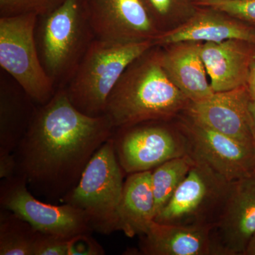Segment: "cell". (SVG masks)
<instances>
[{"mask_svg":"<svg viewBox=\"0 0 255 255\" xmlns=\"http://www.w3.org/2000/svg\"><path fill=\"white\" fill-rule=\"evenodd\" d=\"M38 15L0 16V66L38 106L57 89L42 65L35 30Z\"/></svg>","mask_w":255,"mask_h":255,"instance_id":"obj_6","label":"cell"},{"mask_svg":"<svg viewBox=\"0 0 255 255\" xmlns=\"http://www.w3.org/2000/svg\"><path fill=\"white\" fill-rule=\"evenodd\" d=\"M194 1H195L196 6H206L210 3L221 1V0H194Z\"/></svg>","mask_w":255,"mask_h":255,"instance_id":"obj_31","label":"cell"},{"mask_svg":"<svg viewBox=\"0 0 255 255\" xmlns=\"http://www.w3.org/2000/svg\"><path fill=\"white\" fill-rule=\"evenodd\" d=\"M34 255H69V240L40 232Z\"/></svg>","mask_w":255,"mask_h":255,"instance_id":"obj_25","label":"cell"},{"mask_svg":"<svg viewBox=\"0 0 255 255\" xmlns=\"http://www.w3.org/2000/svg\"><path fill=\"white\" fill-rule=\"evenodd\" d=\"M202 7L195 9L181 26L160 32L154 40L155 45H174L183 42L221 43L230 39L255 44V32L243 24L244 22L209 6Z\"/></svg>","mask_w":255,"mask_h":255,"instance_id":"obj_14","label":"cell"},{"mask_svg":"<svg viewBox=\"0 0 255 255\" xmlns=\"http://www.w3.org/2000/svg\"><path fill=\"white\" fill-rule=\"evenodd\" d=\"M255 26V0H221L206 6Z\"/></svg>","mask_w":255,"mask_h":255,"instance_id":"obj_24","label":"cell"},{"mask_svg":"<svg viewBox=\"0 0 255 255\" xmlns=\"http://www.w3.org/2000/svg\"><path fill=\"white\" fill-rule=\"evenodd\" d=\"M150 49L128 67L109 96L105 115L114 129L165 120L190 102L169 78L160 53Z\"/></svg>","mask_w":255,"mask_h":255,"instance_id":"obj_2","label":"cell"},{"mask_svg":"<svg viewBox=\"0 0 255 255\" xmlns=\"http://www.w3.org/2000/svg\"><path fill=\"white\" fill-rule=\"evenodd\" d=\"M95 39L124 43L152 41L159 33L140 0H87Z\"/></svg>","mask_w":255,"mask_h":255,"instance_id":"obj_10","label":"cell"},{"mask_svg":"<svg viewBox=\"0 0 255 255\" xmlns=\"http://www.w3.org/2000/svg\"><path fill=\"white\" fill-rule=\"evenodd\" d=\"M186 129L189 153L230 182L255 173V147L191 120Z\"/></svg>","mask_w":255,"mask_h":255,"instance_id":"obj_11","label":"cell"},{"mask_svg":"<svg viewBox=\"0 0 255 255\" xmlns=\"http://www.w3.org/2000/svg\"><path fill=\"white\" fill-rule=\"evenodd\" d=\"M17 164L14 154L0 157V178L11 177L16 174Z\"/></svg>","mask_w":255,"mask_h":255,"instance_id":"obj_27","label":"cell"},{"mask_svg":"<svg viewBox=\"0 0 255 255\" xmlns=\"http://www.w3.org/2000/svg\"><path fill=\"white\" fill-rule=\"evenodd\" d=\"M250 112H251L252 119V128H253V137H254V143L255 148V100L252 98L250 103Z\"/></svg>","mask_w":255,"mask_h":255,"instance_id":"obj_29","label":"cell"},{"mask_svg":"<svg viewBox=\"0 0 255 255\" xmlns=\"http://www.w3.org/2000/svg\"><path fill=\"white\" fill-rule=\"evenodd\" d=\"M214 232L219 255H245L255 234V173L232 183Z\"/></svg>","mask_w":255,"mask_h":255,"instance_id":"obj_13","label":"cell"},{"mask_svg":"<svg viewBox=\"0 0 255 255\" xmlns=\"http://www.w3.org/2000/svg\"><path fill=\"white\" fill-rule=\"evenodd\" d=\"M153 46L152 41L113 43L94 40L65 87L69 100L86 115H105L109 96L119 79Z\"/></svg>","mask_w":255,"mask_h":255,"instance_id":"obj_4","label":"cell"},{"mask_svg":"<svg viewBox=\"0 0 255 255\" xmlns=\"http://www.w3.org/2000/svg\"><path fill=\"white\" fill-rule=\"evenodd\" d=\"M114 130L107 115L82 113L69 100L65 87L57 89L46 104L38 106L14 152L16 174L26 179L33 195L62 203Z\"/></svg>","mask_w":255,"mask_h":255,"instance_id":"obj_1","label":"cell"},{"mask_svg":"<svg viewBox=\"0 0 255 255\" xmlns=\"http://www.w3.org/2000/svg\"><path fill=\"white\" fill-rule=\"evenodd\" d=\"M145 124L114 130L116 154L124 173L152 170L169 159L189 153L185 138L162 126Z\"/></svg>","mask_w":255,"mask_h":255,"instance_id":"obj_9","label":"cell"},{"mask_svg":"<svg viewBox=\"0 0 255 255\" xmlns=\"http://www.w3.org/2000/svg\"><path fill=\"white\" fill-rule=\"evenodd\" d=\"M214 225L164 224L154 221L140 236L145 255H219Z\"/></svg>","mask_w":255,"mask_h":255,"instance_id":"obj_15","label":"cell"},{"mask_svg":"<svg viewBox=\"0 0 255 255\" xmlns=\"http://www.w3.org/2000/svg\"><path fill=\"white\" fill-rule=\"evenodd\" d=\"M39 231L9 210L0 211V255H34Z\"/></svg>","mask_w":255,"mask_h":255,"instance_id":"obj_20","label":"cell"},{"mask_svg":"<svg viewBox=\"0 0 255 255\" xmlns=\"http://www.w3.org/2000/svg\"><path fill=\"white\" fill-rule=\"evenodd\" d=\"M194 163L195 159L188 153L169 159L152 169L151 184L155 199V216L167 205Z\"/></svg>","mask_w":255,"mask_h":255,"instance_id":"obj_21","label":"cell"},{"mask_svg":"<svg viewBox=\"0 0 255 255\" xmlns=\"http://www.w3.org/2000/svg\"><path fill=\"white\" fill-rule=\"evenodd\" d=\"M35 37L47 75L56 89L65 87L95 39L87 0H64L38 16Z\"/></svg>","mask_w":255,"mask_h":255,"instance_id":"obj_3","label":"cell"},{"mask_svg":"<svg viewBox=\"0 0 255 255\" xmlns=\"http://www.w3.org/2000/svg\"><path fill=\"white\" fill-rule=\"evenodd\" d=\"M142 4L156 23L162 22L173 14L189 11L194 12L196 5L194 0H140ZM157 27V26H156Z\"/></svg>","mask_w":255,"mask_h":255,"instance_id":"obj_22","label":"cell"},{"mask_svg":"<svg viewBox=\"0 0 255 255\" xmlns=\"http://www.w3.org/2000/svg\"><path fill=\"white\" fill-rule=\"evenodd\" d=\"M201 43L183 42L160 53L161 63L169 78L190 102L204 100L214 93L201 57Z\"/></svg>","mask_w":255,"mask_h":255,"instance_id":"obj_17","label":"cell"},{"mask_svg":"<svg viewBox=\"0 0 255 255\" xmlns=\"http://www.w3.org/2000/svg\"><path fill=\"white\" fill-rule=\"evenodd\" d=\"M247 86L249 90L252 98L255 100V56L252 60L251 67H250Z\"/></svg>","mask_w":255,"mask_h":255,"instance_id":"obj_28","label":"cell"},{"mask_svg":"<svg viewBox=\"0 0 255 255\" xmlns=\"http://www.w3.org/2000/svg\"><path fill=\"white\" fill-rule=\"evenodd\" d=\"M251 44L236 39L201 43V57L214 92L247 85L250 67L255 56L249 48Z\"/></svg>","mask_w":255,"mask_h":255,"instance_id":"obj_16","label":"cell"},{"mask_svg":"<svg viewBox=\"0 0 255 255\" xmlns=\"http://www.w3.org/2000/svg\"><path fill=\"white\" fill-rule=\"evenodd\" d=\"M251 99L245 85L190 102L186 110L194 123L255 147L250 112Z\"/></svg>","mask_w":255,"mask_h":255,"instance_id":"obj_12","label":"cell"},{"mask_svg":"<svg viewBox=\"0 0 255 255\" xmlns=\"http://www.w3.org/2000/svg\"><path fill=\"white\" fill-rule=\"evenodd\" d=\"M14 80V79H13ZM38 105L16 82L1 76L0 157L12 155L26 135Z\"/></svg>","mask_w":255,"mask_h":255,"instance_id":"obj_18","label":"cell"},{"mask_svg":"<svg viewBox=\"0 0 255 255\" xmlns=\"http://www.w3.org/2000/svg\"><path fill=\"white\" fill-rule=\"evenodd\" d=\"M113 137L95 152L76 187L62 201L81 210L92 231L110 235L118 231V210L124 185Z\"/></svg>","mask_w":255,"mask_h":255,"instance_id":"obj_5","label":"cell"},{"mask_svg":"<svg viewBox=\"0 0 255 255\" xmlns=\"http://www.w3.org/2000/svg\"><path fill=\"white\" fill-rule=\"evenodd\" d=\"M105 255V251L90 236V233L69 240V255Z\"/></svg>","mask_w":255,"mask_h":255,"instance_id":"obj_26","label":"cell"},{"mask_svg":"<svg viewBox=\"0 0 255 255\" xmlns=\"http://www.w3.org/2000/svg\"><path fill=\"white\" fill-rule=\"evenodd\" d=\"M194 159L195 163L187 177L167 205L155 216L154 221L156 222L177 225L216 224L233 182H230L205 162Z\"/></svg>","mask_w":255,"mask_h":255,"instance_id":"obj_7","label":"cell"},{"mask_svg":"<svg viewBox=\"0 0 255 255\" xmlns=\"http://www.w3.org/2000/svg\"><path fill=\"white\" fill-rule=\"evenodd\" d=\"M0 206L45 234L70 240L93 232L81 210L68 204L57 205L39 200L28 189L26 179L18 174L1 179Z\"/></svg>","mask_w":255,"mask_h":255,"instance_id":"obj_8","label":"cell"},{"mask_svg":"<svg viewBox=\"0 0 255 255\" xmlns=\"http://www.w3.org/2000/svg\"><path fill=\"white\" fill-rule=\"evenodd\" d=\"M245 255H255V234L250 242Z\"/></svg>","mask_w":255,"mask_h":255,"instance_id":"obj_30","label":"cell"},{"mask_svg":"<svg viewBox=\"0 0 255 255\" xmlns=\"http://www.w3.org/2000/svg\"><path fill=\"white\" fill-rule=\"evenodd\" d=\"M64 0H0V16L44 14L62 4Z\"/></svg>","mask_w":255,"mask_h":255,"instance_id":"obj_23","label":"cell"},{"mask_svg":"<svg viewBox=\"0 0 255 255\" xmlns=\"http://www.w3.org/2000/svg\"><path fill=\"white\" fill-rule=\"evenodd\" d=\"M152 170L129 174L118 210V231L128 238L145 234L155 217Z\"/></svg>","mask_w":255,"mask_h":255,"instance_id":"obj_19","label":"cell"}]
</instances>
